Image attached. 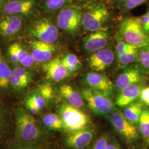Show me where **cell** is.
I'll use <instances>...</instances> for the list:
<instances>
[{"instance_id": "40", "label": "cell", "mask_w": 149, "mask_h": 149, "mask_svg": "<svg viewBox=\"0 0 149 149\" xmlns=\"http://www.w3.org/2000/svg\"><path fill=\"white\" fill-rule=\"evenodd\" d=\"M74 1L77 2L76 5L80 6L83 7L87 5L95 3V2H98L99 1H102V0H73V1Z\"/></svg>"}, {"instance_id": "30", "label": "cell", "mask_w": 149, "mask_h": 149, "mask_svg": "<svg viewBox=\"0 0 149 149\" xmlns=\"http://www.w3.org/2000/svg\"><path fill=\"white\" fill-rule=\"evenodd\" d=\"M149 0H124L118 6L123 13H125L142 5Z\"/></svg>"}, {"instance_id": "23", "label": "cell", "mask_w": 149, "mask_h": 149, "mask_svg": "<svg viewBox=\"0 0 149 149\" xmlns=\"http://www.w3.org/2000/svg\"><path fill=\"white\" fill-rule=\"evenodd\" d=\"M12 70L2 56L0 49V88L6 90L10 86Z\"/></svg>"}, {"instance_id": "9", "label": "cell", "mask_w": 149, "mask_h": 149, "mask_svg": "<svg viewBox=\"0 0 149 149\" xmlns=\"http://www.w3.org/2000/svg\"><path fill=\"white\" fill-rule=\"evenodd\" d=\"M94 135V130L89 128L69 133L66 139V144L72 149H85L91 144Z\"/></svg>"}, {"instance_id": "37", "label": "cell", "mask_w": 149, "mask_h": 149, "mask_svg": "<svg viewBox=\"0 0 149 149\" xmlns=\"http://www.w3.org/2000/svg\"><path fill=\"white\" fill-rule=\"evenodd\" d=\"M140 98L144 103L149 106V86L141 90Z\"/></svg>"}, {"instance_id": "39", "label": "cell", "mask_w": 149, "mask_h": 149, "mask_svg": "<svg viewBox=\"0 0 149 149\" xmlns=\"http://www.w3.org/2000/svg\"><path fill=\"white\" fill-rule=\"evenodd\" d=\"M13 149H41L39 146L35 145L34 143L20 144Z\"/></svg>"}, {"instance_id": "18", "label": "cell", "mask_w": 149, "mask_h": 149, "mask_svg": "<svg viewBox=\"0 0 149 149\" xmlns=\"http://www.w3.org/2000/svg\"><path fill=\"white\" fill-rule=\"evenodd\" d=\"M142 79L143 76L138 69L129 68L118 76L116 85L118 91L120 92L130 86L138 84Z\"/></svg>"}, {"instance_id": "34", "label": "cell", "mask_w": 149, "mask_h": 149, "mask_svg": "<svg viewBox=\"0 0 149 149\" xmlns=\"http://www.w3.org/2000/svg\"><path fill=\"white\" fill-rule=\"evenodd\" d=\"M108 143V136L107 134L101 135L96 140L92 149H105Z\"/></svg>"}, {"instance_id": "42", "label": "cell", "mask_w": 149, "mask_h": 149, "mask_svg": "<svg viewBox=\"0 0 149 149\" xmlns=\"http://www.w3.org/2000/svg\"><path fill=\"white\" fill-rule=\"evenodd\" d=\"M124 0H106L105 1L106 2H112L113 3H117L118 4V5H119L120 3H121L122 2H123Z\"/></svg>"}, {"instance_id": "6", "label": "cell", "mask_w": 149, "mask_h": 149, "mask_svg": "<svg viewBox=\"0 0 149 149\" xmlns=\"http://www.w3.org/2000/svg\"><path fill=\"white\" fill-rule=\"evenodd\" d=\"M83 7L72 3L65 7L57 17V24L60 29L71 34L79 31L82 26Z\"/></svg>"}, {"instance_id": "12", "label": "cell", "mask_w": 149, "mask_h": 149, "mask_svg": "<svg viewBox=\"0 0 149 149\" xmlns=\"http://www.w3.org/2000/svg\"><path fill=\"white\" fill-rule=\"evenodd\" d=\"M31 54L37 63H45L50 60L56 50L54 43H48L34 40L30 42Z\"/></svg>"}, {"instance_id": "26", "label": "cell", "mask_w": 149, "mask_h": 149, "mask_svg": "<svg viewBox=\"0 0 149 149\" xmlns=\"http://www.w3.org/2000/svg\"><path fill=\"white\" fill-rule=\"evenodd\" d=\"M42 122L47 128L52 130L61 131L64 130L63 120L59 115L48 113L42 118Z\"/></svg>"}, {"instance_id": "24", "label": "cell", "mask_w": 149, "mask_h": 149, "mask_svg": "<svg viewBox=\"0 0 149 149\" xmlns=\"http://www.w3.org/2000/svg\"><path fill=\"white\" fill-rule=\"evenodd\" d=\"M11 119L8 114L0 108V146L4 144L11 130Z\"/></svg>"}, {"instance_id": "25", "label": "cell", "mask_w": 149, "mask_h": 149, "mask_svg": "<svg viewBox=\"0 0 149 149\" xmlns=\"http://www.w3.org/2000/svg\"><path fill=\"white\" fill-rule=\"evenodd\" d=\"M142 112V104L140 102H134L127 106L123 113L129 122L134 124L139 122Z\"/></svg>"}, {"instance_id": "44", "label": "cell", "mask_w": 149, "mask_h": 149, "mask_svg": "<svg viewBox=\"0 0 149 149\" xmlns=\"http://www.w3.org/2000/svg\"><path fill=\"white\" fill-rule=\"evenodd\" d=\"M148 144L149 145V141H148Z\"/></svg>"}, {"instance_id": "11", "label": "cell", "mask_w": 149, "mask_h": 149, "mask_svg": "<svg viewBox=\"0 0 149 149\" xmlns=\"http://www.w3.org/2000/svg\"><path fill=\"white\" fill-rule=\"evenodd\" d=\"M85 83L90 88L105 93L112 94L114 85L106 74L95 72H89L85 76Z\"/></svg>"}, {"instance_id": "4", "label": "cell", "mask_w": 149, "mask_h": 149, "mask_svg": "<svg viewBox=\"0 0 149 149\" xmlns=\"http://www.w3.org/2000/svg\"><path fill=\"white\" fill-rule=\"evenodd\" d=\"M58 112L63 122L64 130L69 133L88 128L91 123L90 118L87 114L68 103L61 104Z\"/></svg>"}, {"instance_id": "38", "label": "cell", "mask_w": 149, "mask_h": 149, "mask_svg": "<svg viewBox=\"0 0 149 149\" xmlns=\"http://www.w3.org/2000/svg\"><path fill=\"white\" fill-rule=\"evenodd\" d=\"M141 24L146 32H149V18L146 13L139 17Z\"/></svg>"}, {"instance_id": "22", "label": "cell", "mask_w": 149, "mask_h": 149, "mask_svg": "<svg viewBox=\"0 0 149 149\" xmlns=\"http://www.w3.org/2000/svg\"><path fill=\"white\" fill-rule=\"evenodd\" d=\"M7 53L13 63L19 64L22 60L27 56L29 53L21 44L14 43L8 46Z\"/></svg>"}, {"instance_id": "1", "label": "cell", "mask_w": 149, "mask_h": 149, "mask_svg": "<svg viewBox=\"0 0 149 149\" xmlns=\"http://www.w3.org/2000/svg\"><path fill=\"white\" fill-rule=\"evenodd\" d=\"M15 118V140L18 143H34L42 136V132L35 119L23 107L16 109Z\"/></svg>"}, {"instance_id": "36", "label": "cell", "mask_w": 149, "mask_h": 149, "mask_svg": "<svg viewBox=\"0 0 149 149\" xmlns=\"http://www.w3.org/2000/svg\"><path fill=\"white\" fill-rule=\"evenodd\" d=\"M24 103L27 109L29 111V112L31 113L32 114H37L40 111V109L28 98H27V99H26Z\"/></svg>"}, {"instance_id": "45", "label": "cell", "mask_w": 149, "mask_h": 149, "mask_svg": "<svg viewBox=\"0 0 149 149\" xmlns=\"http://www.w3.org/2000/svg\"><path fill=\"white\" fill-rule=\"evenodd\" d=\"M148 141H149V137H148Z\"/></svg>"}, {"instance_id": "31", "label": "cell", "mask_w": 149, "mask_h": 149, "mask_svg": "<svg viewBox=\"0 0 149 149\" xmlns=\"http://www.w3.org/2000/svg\"><path fill=\"white\" fill-rule=\"evenodd\" d=\"M140 67L145 71H149V46L141 48L138 54Z\"/></svg>"}, {"instance_id": "3", "label": "cell", "mask_w": 149, "mask_h": 149, "mask_svg": "<svg viewBox=\"0 0 149 149\" xmlns=\"http://www.w3.org/2000/svg\"><path fill=\"white\" fill-rule=\"evenodd\" d=\"M103 1H99L83 7L82 26L89 32L101 30L111 16V11Z\"/></svg>"}, {"instance_id": "17", "label": "cell", "mask_w": 149, "mask_h": 149, "mask_svg": "<svg viewBox=\"0 0 149 149\" xmlns=\"http://www.w3.org/2000/svg\"><path fill=\"white\" fill-rule=\"evenodd\" d=\"M35 0H13L7 2L2 7L5 15H28L32 11Z\"/></svg>"}, {"instance_id": "41", "label": "cell", "mask_w": 149, "mask_h": 149, "mask_svg": "<svg viewBox=\"0 0 149 149\" xmlns=\"http://www.w3.org/2000/svg\"><path fill=\"white\" fill-rule=\"evenodd\" d=\"M105 149H122L119 144L117 142H112L111 143H108Z\"/></svg>"}, {"instance_id": "8", "label": "cell", "mask_w": 149, "mask_h": 149, "mask_svg": "<svg viewBox=\"0 0 149 149\" xmlns=\"http://www.w3.org/2000/svg\"><path fill=\"white\" fill-rule=\"evenodd\" d=\"M109 119L113 127L128 143L137 140L138 134L136 128L125 117L122 112L114 109L109 116Z\"/></svg>"}, {"instance_id": "5", "label": "cell", "mask_w": 149, "mask_h": 149, "mask_svg": "<svg viewBox=\"0 0 149 149\" xmlns=\"http://www.w3.org/2000/svg\"><path fill=\"white\" fill-rule=\"evenodd\" d=\"M81 95L91 110L96 114L108 116L115 109L114 103L109 95L91 88H85Z\"/></svg>"}, {"instance_id": "21", "label": "cell", "mask_w": 149, "mask_h": 149, "mask_svg": "<svg viewBox=\"0 0 149 149\" xmlns=\"http://www.w3.org/2000/svg\"><path fill=\"white\" fill-rule=\"evenodd\" d=\"M138 54V48L130 44L125 52L117 55L118 65L122 68L127 66L136 60Z\"/></svg>"}, {"instance_id": "15", "label": "cell", "mask_w": 149, "mask_h": 149, "mask_svg": "<svg viewBox=\"0 0 149 149\" xmlns=\"http://www.w3.org/2000/svg\"><path fill=\"white\" fill-rule=\"evenodd\" d=\"M108 40V33L101 29L93 32L85 38L84 47L86 51L90 53H94L106 48Z\"/></svg>"}, {"instance_id": "43", "label": "cell", "mask_w": 149, "mask_h": 149, "mask_svg": "<svg viewBox=\"0 0 149 149\" xmlns=\"http://www.w3.org/2000/svg\"><path fill=\"white\" fill-rule=\"evenodd\" d=\"M146 13H147L148 16V18H149V32L148 33H149V5L148 7V9H147V11L146 12Z\"/></svg>"}, {"instance_id": "27", "label": "cell", "mask_w": 149, "mask_h": 149, "mask_svg": "<svg viewBox=\"0 0 149 149\" xmlns=\"http://www.w3.org/2000/svg\"><path fill=\"white\" fill-rule=\"evenodd\" d=\"M61 60L70 74L76 72L81 68V63L80 60L74 54H67Z\"/></svg>"}, {"instance_id": "28", "label": "cell", "mask_w": 149, "mask_h": 149, "mask_svg": "<svg viewBox=\"0 0 149 149\" xmlns=\"http://www.w3.org/2000/svg\"><path fill=\"white\" fill-rule=\"evenodd\" d=\"M72 2L73 0H45L43 8L47 12H55L60 11Z\"/></svg>"}, {"instance_id": "14", "label": "cell", "mask_w": 149, "mask_h": 149, "mask_svg": "<svg viewBox=\"0 0 149 149\" xmlns=\"http://www.w3.org/2000/svg\"><path fill=\"white\" fill-rule=\"evenodd\" d=\"M33 79L32 72L22 66H16L12 70L10 86L16 91H21L31 84Z\"/></svg>"}, {"instance_id": "16", "label": "cell", "mask_w": 149, "mask_h": 149, "mask_svg": "<svg viewBox=\"0 0 149 149\" xmlns=\"http://www.w3.org/2000/svg\"><path fill=\"white\" fill-rule=\"evenodd\" d=\"M22 19L18 15H8L0 17V34L5 37H11L20 31Z\"/></svg>"}, {"instance_id": "2", "label": "cell", "mask_w": 149, "mask_h": 149, "mask_svg": "<svg viewBox=\"0 0 149 149\" xmlns=\"http://www.w3.org/2000/svg\"><path fill=\"white\" fill-rule=\"evenodd\" d=\"M119 34L125 42L138 49L149 46V36L142 27L139 17L123 19L119 27Z\"/></svg>"}, {"instance_id": "13", "label": "cell", "mask_w": 149, "mask_h": 149, "mask_svg": "<svg viewBox=\"0 0 149 149\" xmlns=\"http://www.w3.org/2000/svg\"><path fill=\"white\" fill-rule=\"evenodd\" d=\"M42 69L45 73L47 79L56 82L64 80L70 74L63 64L61 59L59 58L44 63Z\"/></svg>"}, {"instance_id": "19", "label": "cell", "mask_w": 149, "mask_h": 149, "mask_svg": "<svg viewBox=\"0 0 149 149\" xmlns=\"http://www.w3.org/2000/svg\"><path fill=\"white\" fill-rule=\"evenodd\" d=\"M141 87L138 84L130 86L120 92L116 104L120 107H124L134 103L140 97Z\"/></svg>"}, {"instance_id": "7", "label": "cell", "mask_w": 149, "mask_h": 149, "mask_svg": "<svg viewBox=\"0 0 149 149\" xmlns=\"http://www.w3.org/2000/svg\"><path fill=\"white\" fill-rule=\"evenodd\" d=\"M29 33L37 40L54 43L59 38V31L53 22L47 17H41L33 22Z\"/></svg>"}, {"instance_id": "46", "label": "cell", "mask_w": 149, "mask_h": 149, "mask_svg": "<svg viewBox=\"0 0 149 149\" xmlns=\"http://www.w3.org/2000/svg\"><path fill=\"white\" fill-rule=\"evenodd\" d=\"M2 1V0H0V2H1Z\"/></svg>"}, {"instance_id": "32", "label": "cell", "mask_w": 149, "mask_h": 149, "mask_svg": "<svg viewBox=\"0 0 149 149\" xmlns=\"http://www.w3.org/2000/svg\"><path fill=\"white\" fill-rule=\"evenodd\" d=\"M38 93L43 96L46 101L51 100L53 97V89L48 84H44L40 86Z\"/></svg>"}, {"instance_id": "33", "label": "cell", "mask_w": 149, "mask_h": 149, "mask_svg": "<svg viewBox=\"0 0 149 149\" xmlns=\"http://www.w3.org/2000/svg\"><path fill=\"white\" fill-rule=\"evenodd\" d=\"M28 98L31 100L40 110L42 109L45 107L46 100L38 92L32 94Z\"/></svg>"}, {"instance_id": "35", "label": "cell", "mask_w": 149, "mask_h": 149, "mask_svg": "<svg viewBox=\"0 0 149 149\" xmlns=\"http://www.w3.org/2000/svg\"><path fill=\"white\" fill-rule=\"evenodd\" d=\"M36 60L32 56V54L29 53L27 55V56L24 58L19 62V64L21 65V66L25 68H29L32 67L36 63Z\"/></svg>"}, {"instance_id": "29", "label": "cell", "mask_w": 149, "mask_h": 149, "mask_svg": "<svg viewBox=\"0 0 149 149\" xmlns=\"http://www.w3.org/2000/svg\"><path fill=\"white\" fill-rule=\"evenodd\" d=\"M138 123L141 134L145 138L149 137V110L143 111Z\"/></svg>"}, {"instance_id": "20", "label": "cell", "mask_w": 149, "mask_h": 149, "mask_svg": "<svg viewBox=\"0 0 149 149\" xmlns=\"http://www.w3.org/2000/svg\"><path fill=\"white\" fill-rule=\"evenodd\" d=\"M60 96L65 99L72 106L80 108L84 106V98L74 88L69 85L64 84L59 88Z\"/></svg>"}, {"instance_id": "10", "label": "cell", "mask_w": 149, "mask_h": 149, "mask_svg": "<svg viewBox=\"0 0 149 149\" xmlns=\"http://www.w3.org/2000/svg\"><path fill=\"white\" fill-rule=\"evenodd\" d=\"M114 60V54L109 49H103L94 52L88 60V65L96 71H103L108 68Z\"/></svg>"}, {"instance_id": "47", "label": "cell", "mask_w": 149, "mask_h": 149, "mask_svg": "<svg viewBox=\"0 0 149 149\" xmlns=\"http://www.w3.org/2000/svg\"><path fill=\"white\" fill-rule=\"evenodd\" d=\"M102 1H106V0H102Z\"/></svg>"}]
</instances>
